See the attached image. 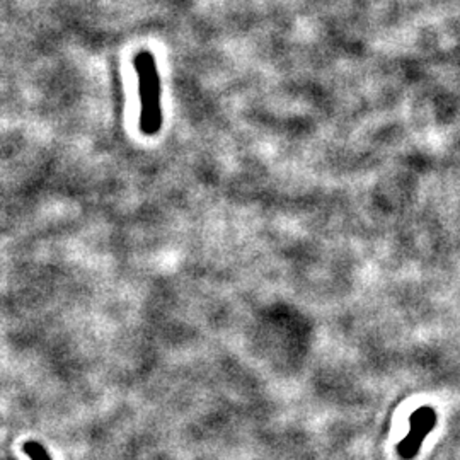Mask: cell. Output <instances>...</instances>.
Here are the masks:
<instances>
[{"label":"cell","mask_w":460,"mask_h":460,"mask_svg":"<svg viewBox=\"0 0 460 460\" xmlns=\"http://www.w3.org/2000/svg\"><path fill=\"white\" fill-rule=\"evenodd\" d=\"M133 67L139 75L140 92V130L146 135H155L163 126L161 109V79L152 52H140L133 57Z\"/></svg>","instance_id":"1"},{"label":"cell","mask_w":460,"mask_h":460,"mask_svg":"<svg viewBox=\"0 0 460 460\" xmlns=\"http://www.w3.org/2000/svg\"><path fill=\"white\" fill-rule=\"evenodd\" d=\"M408 437L399 443V456L404 459H413L418 454L421 443L437 424V413L432 408H419L413 413L409 423Z\"/></svg>","instance_id":"2"},{"label":"cell","mask_w":460,"mask_h":460,"mask_svg":"<svg viewBox=\"0 0 460 460\" xmlns=\"http://www.w3.org/2000/svg\"><path fill=\"white\" fill-rule=\"evenodd\" d=\"M22 452L31 460H52L46 448L38 441H26L22 445Z\"/></svg>","instance_id":"3"}]
</instances>
